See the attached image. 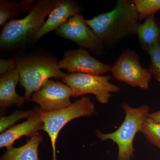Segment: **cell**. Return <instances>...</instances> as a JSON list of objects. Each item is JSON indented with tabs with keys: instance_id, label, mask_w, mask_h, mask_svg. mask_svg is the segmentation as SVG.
I'll list each match as a JSON object with an SVG mask.
<instances>
[{
	"instance_id": "5bb4252c",
	"label": "cell",
	"mask_w": 160,
	"mask_h": 160,
	"mask_svg": "<svg viewBox=\"0 0 160 160\" xmlns=\"http://www.w3.org/2000/svg\"><path fill=\"white\" fill-rule=\"evenodd\" d=\"M43 139L42 135L38 132L24 146L6 149L0 160H40L38 150Z\"/></svg>"
},
{
	"instance_id": "ba28073f",
	"label": "cell",
	"mask_w": 160,
	"mask_h": 160,
	"mask_svg": "<svg viewBox=\"0 0 160 160\" xmlns=\"http://www.w3.org/2000/svg\"><path fill=\"white\" fill-rule=\"evenodd\" d=\"M56 33L61 37L76 43L80 48L89 49L98 56L102 55L104 52L102 41L81 14L70 18L57 29Z\"/></svg>"
},
{
	"instance_id": "9c48e42d",
	"label": "cell",
	"mask_w": 160,
	"mask_h": 160,
	"mask_svg": "<svg viewBox=\"0 0 160 160\" xmlns=\"http://www.w3.org/2000/svg\"><path fill=\"white\" fill-rule=\"evenodd\" d=\"M71 88L66 84L49 79L42 87L32 93L31 101L39 105L45 112L57 111L71 106Z\"/></svg>"
},
{
	"instance_id": "30bf717a",
	"label": "cell",
	"mask_w": 160,
	"mask_h": 160,
	"mask_svg": "<svg viewBox=\"0 0 160 160\" xmlns=\"http://www.w3.org/2000/svg\"><path fill=\"white\" fill-rule=\"evenodd\" d=\"M61 69L69 73H83L101 75L111 71L112 66L92 57L84 48L66 51L62 59L59 61Z\"/></svg>"
},
{
	"instance_id": "e0dca14e",
	"label": "cell",
	"mask_w": 160,
	"mask_h": 160,
	"mask_svg": "<svg viewBox=\"0 0 160 160\" xmlns=\"http://www.w3.org/2000/svg\"><path fill=\"white\" fill-rule=\"evenodd\" d=\"M140 20L146 19L160 10V0H133Z\"/></svg>"
},
{
	"instance_id": "603a6c76",
	"label": "cell",
	"mask_w": 160,
	"mask_h": 160,
	"mask_svg": "<svg viewBox=\"0 0 160 160\" xmlns=\"http://www.w3.org/2000/svg\"><path fill=\"white\" fill-rule=\"evenodd\" d=\"M148 117L154 122L160 123V110L152 113H149Z\"/></svg>"
},
{
	"instance_id": "9a60e30c",
	"label": "cell",
	"mask_w": 160,
	"mask_h": 160,
	"mask_svg": "<svg viewBox=\"0 0 160 160\" xmlns=\"http://www.w3.org/2000/svg\"><path fill=\"white\" fill-rule=\"evenodd\" d=\"M154 16L146 18L144 22L140 23L137 30L140 45L146 51L151 46L160 44V28L155 22Z\"/></svg>"
},
{
	"instance_id": "7c38bea8",
	"label": "cell",
	"mask_w": 160,
	"mask_h": 160,
	"mask_svg": "<svg viewBox=\"0 0 160 160\" xmlns=\"http://www.w3.org/2000/svg\"><path fill=\"white\" fill-rule=\"evenodd\" d=\"M82 11V8L75 1L55 0L48 18L36 36V41H38L50 32L56 30L70 18L81 14Z\"/></svg>"
},
{
	"instance_id": "d6986e66",
	"label": "cell",
	"mask_w": 160,
	"mask_h": 160,
	"mask_svg": "<svg viewBox=\"0 0 160 160\" xmlns=\"http://www.w3.org/2000/svg\"><path fill=\"white\" fill-rule=\"evenodd\" d=\"M32 112V109L29 111L17 110L8 116H1L0 118V132H4L12 126L19 120L28 118Z\"/></svg>"
},
{
	"instance_id": "44dd1931",
	"label": "cell",
	"mask_w": 160,
	"mask_h": 160,
	"mask_svg": "<svg viewBox=\"0 0 160 160\" xmlns=\"http://www.w3.org/2000/svg\"><path fill=\"white\" fill-rule=\"evenodd\" d=\"M16 69V63L15 59H0V74L2 75L6 72Z\"/></svg>"
},
{
	"instance_id": "2e32d148",
	"label": "cell",
	"mask_w": 160,
	"mask_h": 160,
	"mask_svg": "<svg viewBox=\"0 0 160 160\" xmlns=\"http://www.w3.org/2000/svg\"><path fill=\"white\" fill-rule=\"evenodd\" d=\"M140 132L147 140L160 149V123L147 117L143 123Z\"/></svg>"
},
{
	"instance_id": "8992f818",
	"label": "cell",
	"mask_w": 160,
	"mask_h": 160,
	"mask_svg": "<svg viewBox=\"0 0 160 160\" xmlns=\"http://www.w3.org/2000/svg\"><path fill=\"white\" fill-rule=\"evenodd\" d=\"M111 76H101L83 73H67L62 81L71 88L72 97H78L87 93L95 96L102 104L109 102L112 92L120 91L118 86L109 82Z\"/></svg>"
},
{
	"instance_id": "52a82bcc",
	"label": "cell",
	"mask_w": 160,
	"mask_h": 160,
	"mask_svg": "<svg viewBox=\"0 0 160 160\" xmlns=\"http://www.w3.org/2000/svg\"><path fill=\"white\" fill-rule=\"evenodd\" d=\"M111 72L118 81L144 90L149 89L152 75L149 69L142 67L138 55L131 49L122 52L112 66Z\"/></svg>"
},
{
	"instance_id": "3957f363",
	"label": "cell",
	"mask_w": 160,
	"mask_h": 160,
	"mask_svg": "<svg viewBox=\"0 0 160 160\" xmlns=\"http://www.w3.org/2000/svg\"><path fill=\"white\" fill-rule=\"evenodd\" d=\"M20 75V84L25 88L26 102L33 92L39 90L50 78L62 79L66 75L54 57L45 54H29L14 58Z\"/></svg>"
},
{
	"instance_id": "4fadbf2b",
	"label": "cell",
	"mask_w": 160,
	"mask_h": 160,
	"mask_svg": "<svg viewBox=\"0 0 160 160\" xmlns=\"http://www.w3.org/2000/svg\"><path fill=\"white\" fill-rule=\"evenodd\" d=\"M20 75L17 69L12 70L0 77V108L1 111L11 106L21 108L26 100L16 91L18 83L20 82Z\"/></svg>"
},
{
	"instance_id": "ffe728a7",
	"label": "cell",
	"mask_w": 160,
	"mask_h": 160,
	"mask_svg": "<svg viewBox=\"0 0 160 160\" xmlns=\"http://www.w3.org/2000/svg\"><path fill=\"white\" fill-rule=\"evenodd\" d=\"M146 51L150 56L151 60L149 71L160 82V44L151 46Z\"/></svg>"
},
{
	"instance_id": "277c9868",
	"label": "cell",
	"mask_w": 160,
	"mask_h": 160,
	"mask_svg": "<svg viewBox=\"0 0 160 160\" xmlns=\"http://www.w3.org/2000/svg\"><path fill=\"white\" fill-rule=\"evenodd\" d=\"M122 108L125 112V120L118 129L110 133H104L96 130L97 135L101 141L111 140L118 148V160H131L135 151L133 144L136 135L141 131L144 121L149 114V106L146 105L133 108L123 103Z\"/></svg>"
},
{
	"instance_id": "6da1fadb",
	"label": "cell",
	"mask_w": 160,
	"mask_h": 160,
	"mask_svg": "<svg viewBox=\"0 0 160 160\" xmlns=\"http://www.w3.org/2000/svg\"><path fill=\"white\" fill-rule=\"evenodd\" d=\"M132 1L118 0L113 10L86 20L104 46H111L136 34L140 24Z\"/></svg>"
},
{
	"instance_id": "ac0fdd59",
	"label": "cell",
	"mask_w": 160,
	"mask_h": 160,
	"mask_svg": "<svg viewBox=\"0 0 160 160\" xmlns=\"http://www.w3.org/2000/svg\"><path fill=\"white\" fill-rule=\"evenodd\" d=\"M18 2L6 0L0 1V26H4L9 20L21 15Z\"/></svg>"
},
{
	"instance_id": "5b68a950",
	"label": "cell",
	"mask_w": 160,
	"mask_h": 160,
	"mask_svg": "<svg viewBox=\"0 0 160 160\" xmlns=\"http://www.w3.org/2000/svg\"><path fill=\"white\" fill-rule=\"evenodd\" d=\"M95 112L94 104L88 97H83L65 109L51 112H45L42 110L43 130L47 132L51 140L52 160H58L56 144L58 135L63 127L75 119L91 116L94 114Z\"/></svg>"
},
{
	"instance_id": "7a4b0ae2",
	"label": "cell",
	"mask_w": 160,
	"mask_h": 160,
	"mask_svg": "<svg viewBox=\"0 0 160 160\" xmlns=\"http://www.w3.org/2000/svg\"><path fill=\"white\" fill-rule=\"evenodd\" d=\"M55 1L39 0L33 10L25 18L6 23L0 35L1 50L11 51L24 49L36 42V36L46 22Z\"/></svg>"
},
{
	"instance_id": "7402d4cb",
	"label": "cell",
	"mask_w": 160,
	"mask_h": 160,
	"mask_svg": "<svg viewBox=\"0 0 160 160\" xmlns=\"http://www.w3.org/2000/svg\"><path fill=\"white\" fill-rule=\"evenodd\" d=\"M37 2L34 0H22L18 2L21 12L29 14L36 6Z\"/></svg>"
},
{
	"instance_id": "8fae6325",
	"label": "cell",
	"mask_w": 160,
	"mask_h": 160,
	"mask_svg": "<svg viewBox=\"0 0 160 160\" xmlns=\"http://www.w3.org/2000/svg\"><path fill=\"white\" fill-rule=\"evenodd\" d=\"M42 110L39 107L32 109V112L27 121L12 126L0 135V148L6 149L13 147L17 140L23 136L32 138L38 131L43 130L44 123L42 118Z\"/></svg>"
}]
</instances>
